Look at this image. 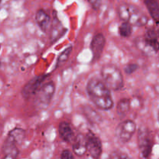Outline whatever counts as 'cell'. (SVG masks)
Here are the masks:
<instances>
[{
	"label": "cell",
	"mask_w": 159,
	"mask_h": 159,
	"mask_svg": "<svg viewBox=\"0 0 159 159\" xmlns=\"http://www.w3.org/2000/svg\"><path fill=\"white\" fill-rule=\"evenodd\" d=\"M106 45V38L102 34H97L93 37L90 49L93 54V62H96L102 56Z\"/></svg>",
	"instance_id": "obj_10"
},
{
	"label": "cell",
	"mask_w": 159,
	"mask_h": 159,
	"mask_svg": "<svg viewBox=\"0 0 159 159\" xmlns=\"http://www.w3.org/2000/svg\"><path fill=\"white\" fill-rule=\"evenodd\" d=\"M71 51H72V47L69 46L67 47L62 52H61V54L57 57V62H56L55 65L56 68H58L61 65H64L68 60V58H69L70 55L71 54Z\"/></svg>",
	"instance_id": "obj_18"
},
{
	"label": "cell",
	"mask_w": 159,
	"mask_h": 159,
	"mask_svg": "<svg viewBox=\"0 0 159 159\" xmlns=\"http://www.w3.org/2000/svg\"><path fill=\"white\" fill-rule=\"evenodd\" d=\"M138 144L141 156L144 158H149L152 155L154 141L152 134L148 129L141 128L138 130Z\"/></svg>",
	"instance_id": "obj_4"
},
{
	"label": "cell",
	"mask_w": 159,
	"mask_h": 159,
	"mask_svg": "<svg viewBox=\"0 0 159 159\" xmlns=\"http://www.w3.org/2000/svg\"><path fill=\"white\" fill-rule=\"evenodd\" d=\"M94 10H99L101 7V0H88Z\"/></svg>",
	"instance_id": "obj_21"
},
{
	"label": "cell",
	"mask_w": 159,
	"mask_h": 159,
	"mask_svg": "<svg viewBox=\"0 0 159 159\" xmlns=\"http://www.w3.org/2000/svg\"><path fill=\"white\" fill-rule=\"evenodd\" d=\"M158 122H159V110H158Z\"/></svg>",
	"instance_id": "obj_23"
},
{
	"label": "cell",
	"mask_w": 159,
	"mask_h": 159,
	"mask_svg": "<svg viewBox=\"0 0 159 159\" xmlns=\"http://www.w3.org/2000/svg\"><path fill=\"white\" fill-rule=\"evenodd\" d=\"M25 138V130L21 127H15L8 134L2 144V149L10 150L18 148L17 145L21 144Z\"/></svg>",
	"instance_id": "obj_7"
},
{
	"label": "cell",
	"mask_w": 159,
	"mask_h": 159,
	"mask_svg": "<svg viewBox=\"0 0 159 159\" xmlns=\"http://www.w3.org/2000/svg\"><path fill=\"white\" fill-rule=\"evenodd\" d=\"M102 80L111 90L118 91L124 87V76L120 70L113 65H105L100 71Z\"/></svg>",
	"instance_id": "obj_3"
},
{
	"label": "cell",
	"mask_w": 159,
	"mask_h": 159,
	"mask_svg": "<svg viewBox=\"0 0 159 159\" xmlns=\"http://www.w3.org/2000/svg\"><path fill=\"white\" fill-rule=\"evenodd\" d=\"M150 16L155 21L159 22V0H143Z\"/></svg>",
	"instance_id": "obj_15"
},
{
	"label": "cell",
	"mask_w": 159,
	"mask_h": 159,
	"mask_svg": "<svg viewBox=\"0 0 159 159\" xmlns=\"http://www.w3.org/2000/svg\"><path fill=\"white\" fill-rule=\"evenodd\" d=\"M61 158L65 159H69V158H74V155L70 152L69 150H63L61 154Z\"/></svg>",
	"instance_id": "obj_22"
},
{
	"label": "cell",
	"mask_w": 159,
	"mask_h": 159,
	"mask_svg": "<svg viewBox=\"0 0 159 159\" xmlns=\"http://www.w3.org/2000/svg\"><path fill=\"white\" fill-rule=\"evenodd\" d=\"M87 152L93 158H100L102 153V144L100 138L92 132H89L86 136Z\"/></svg>",
	"instance_id": "obj_9"
},
{
	"label": "cell",
	"mask_w": 159,
	"mask_h": 159,
	"mask_svg": "<svg viewBox=\"0 0 159 159\" xmlns=\"http://www.w3.org/2000/svg\"><path fill=\"white\" fill-rule=\"evenodd\" d=\"M144 42L147 46L152 48L155 52L159 51V42L158 37H157L156 33L154 30L150 29L147 30L145 34V37H144Z\"/></svg>",
	"instance_id": "obj_14"
},
{
	"label": "cell",
	"mask_w": 159,
	"mask_h": 159,
	"mask_svg": "<svg viewBox=\"0 0 159 159\" xmlns=\"http://www.w3.org/2000/svg\"><path fill=\"white\" fill-rule=\"evenodd\" d=\"M138 69V65L135 63L128 64L124 68V72L127 75H131Z\"/></svg>",
	"instance_id": "obj_20"
},
{
	"label": "cell",
	"mask_w": 159,
	"mask_h": 159,
	"mask_svg": "<svg viewBox=\"0 0 159 159\" xmlns=\"http://www.w3.org/2000/svg\"><path fill=\"white\" fill-rule=\"evenodd\" d=\"M59 136L65 142H71L74 139V131L71 124L66 121H61L58 126Z\"/></svg>",
	"instance_id": "obj_11"
},
{
	"label": "cell",
	"mask_w": 159,
	"mask_h": 159,
	"mask_svg": "<svg viewBox=\"0 0 159 159\" xmlns=\"http://www.w3.org/2000/svg\"><path fill=\"white\" fill-rule=\"evenodd\" d=\"M133 33V25L126 21H123L119 26V34L122 37L127 38L131 36Z\"/></svg>",
	"instance_id": "obj_19"
},
{
	"label": "cell",
	"mask_w": 159,
	"mask_h": 159,
	"mask_svg": "<svg viewBox=\"0 0 159 159\" xmlns=\"http://www.w3.org/2000/svg\"><path fill=\"white\" fill-rule=\"evenodd\" d=\"M36 23L43 32H47L51 25V17L46 11L40 9L37 11L35 15Z\"/></svg>",
	"instance_id": "obj_12"
},
{
	"label": "cell",
	"mask_w": 159,
	"mask_h": 159,
	"mask_svg": "<svg viewBox=\"0 0 159 159\" xmlns=\"http://www.w3.org/2000/svg\"><path fill=\"white\" fill-rule=\"evenodd\" d=\"M84 113H85V117L92 124H96V123H99L100 121V115L98 114L97 112L93 110L91 107H85V109L84 110Z\"/></svg>",
	"instance_id": "obj_17"
},
{
	"label": "cell",
	"mask_w": 159,
	"mask_h": 159,
	"mask_svg": "<svg viewBox=\"0 0 159 159\" xmlns=\"http://www.w3.org/2000/svg\"><path fill=\"white\" fill-rule=\"evenodd\" d=\"M111 89L105 84L102 79L91 78L87 82L86 92L90 100L95 106L102 110H110L113 107Z\"/></svg>",
	"instance_id": "obj_1"
},
{
	"label": "cell",
	"mask_w": 159,
	"mask_h": 159,
	"mask_svg": "<svg viewBox=\"0 0 159 159\" xmlns=\"http://www.w3.org/2000/svg\"><path fill=\"white\" fill-rule=\"evenodd\" d=\"M55 93V84L54 82H48L42 85L36 96V101L39 107L46 108L51 103Z\"/></svg>",
	"instance_id": "obj_6"
},
{
	"label": "cell",
	"mask_w": 159,
	"mask_h": 159,
	"mask_svg": "<svg viewBox=\"0 0 159 159\" xmlns=\"http://www.w3.org/2000/svg\"><path fill=\"white\" fill-rule=\"evenodd\" d=\"M130 110V100L127 98H124L119 100L116 105V113L120 116H125Z\"/></svg>",
	"instance_id": "obj_16"
},
{
	"label": "cell",
	"mask_w": 159,
	"mask_h": 159,
	"mask_svg": "<svg viewBox=\"0 0 159 159\" xmlns=\"http://www.w3.org/2000/svg\"><path fill=\"white\" fill-rule=\"evenodd\" d=\"M117 13L123 21L130 23L135 26H144L147 24L148 18L137 6L128 3H123L117 8Z\"/></svg>",
	"instance_id": "obj_2"
},
{
	"label": "cell",
	"mask_w": 159,
	"mask_h": 159,
	"mask_svg": "<svg viewBox=\"0 0 159 159\" xmlns=\"http://www.w3.org/2000/svg\"><path fill=\"white\" fill-rule=\"evenodd\" d=\"M72 150L76 156L82 157L85 155L87 153L86 138H84L82 136L78 137L75 141H74Z\"/></svg>",
	"instance_id": "obj_13"
},
{
	"label": "cell",
	"mask_w": 159,
	"mask_h": 159,
	"mask_svg": "<svg viewBox=\"0 0 159 159\" xmlns=\"http://www.w3.org/2000/svg\"><path fill=\"white\" fill-rule=\"evenodd\" d=\"M137 130V126L132 120H125L120 123L116 128V136L117 139L123 144L128 143Z\"/></svg>",
	"instance_id": "obj_5"
},
{
	"label": "cell",
	"mask_w": 159,
	"mask_h": 159,
	"mask_svg": "<svg viewBox=\"0 0 159 159\" xmlns=\"http://www.w3.org/2000/svg\"><path fill=\"white\" fill-rule=\"evenodd\" d=\"M48 75H37L31 79L29 82H26L22 89V96L24 99H30L32 96H35L42 86V83L44 82Z\"/></svg>",
	"instance_id": "obj_8"
}]
</instances>
